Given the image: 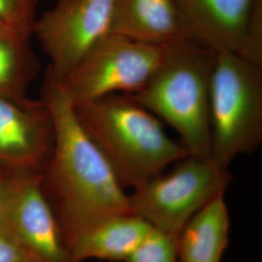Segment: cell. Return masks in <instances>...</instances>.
Wrapping results in <instances>:
<instances>
[{
  "label": "cell",
  "mask_w": 262,
  "mask_h": 262,
  "mask_svg": "<svg viewBox=\"0 0 262 262\" xmlns=\"http://www.w3.org/2000/svg\"><path fill=\"white\" fill-rule=\"evenodd\" d=\"M41 98L55 126L54 148L41 175V187L72 253L78 240L95 226L132 212L129 194L78 121L60 81L48 69Z\"/></svg>",
  "instance_id": "obj_1"
},
{
  "label": "cell",
  "mask_w": 262,
  "mask_h": 262,
  "mask_svg": "<svg viewBox=\"0 0 262 262\" xmlns=\"http://www.w3.org/2000/svg\"><path fill=\"white\" fill-rule=\"evenodd\" d=\"M73 107L123 187H140L189 156L164 131L159 118L130 94H110Z\"/></svg>",
  "instance_id": "obj_2"
},
{
  "label": "cell",
  "mask_w": 262,
  "mask_h": 262,
  "mask_svg": "<svg viewBox=\"0 0 262 262\" xmlns=\"http://www.w3.org/2000/svg\"><path fill=\"white\" fill-rule=\"evenodd\" d=\"M215 52L190 39L165 45L146 85L131 96L178 133L189 156L211 159L210 98Z\"/></svg>",
  "instance_id": "obj_3"
},
{
  "label": "cell",
  "mask_w": 262,
  "mask_h": 262,
  "mask_svg": "<svg viewBox=\"0 0 262 262\" xmlns=\"http://www.w3.org/2000/svg\"><path fill=\"white\" fill-rule=\"evenodd\" d=\"M211 159L228 168L262 142V66L237 54H217L210 98Z\"/></svg>",
  "instance_id": "obj_4"
},
{
  "label": "cell",
  "mask_w": 262,
  "mask_h": 262,
  "mask_svg": "<svg viewBox=\"0 0 262 262\" xmlns=\"http://www.w3.org/2000/svg\"><path fill=\"white\" fill-rule=\"evenodd\" d=\"M232 180L228 168L212 159L187 156L168 173L163 172L133 189L131 211L152 227L179 236L187 221Z\"/></svg>",
  "instance_id": "obj_5"
},
{
  "label": "cell",
  "mask_w": 262,
  "mask_h": 262,
  "mask_svg": "<svg viewBox=\"0 0 262 262\" xmlns=\"http://www.w3.org/2000/svg\"><path fill=\"white\" fill-rule=\"evenodd\" d=\"M165 45L110 33L60 82L73 105L110 94H135L158 69Z\"/></svg>",
  "instance_id": "obj_6"
},
{
  "label": "cell",
  "mask_w": 262,
  "mask_h": 262,
  "mask_svg": "<svg viewBox=\"0 0 262 262\" xmlns=\"http://www.w3.org/2000/svg\"><path fill=\"white\" fill-rule=\"evenodd\" d=\"M115 0H57L36 19L32 34L50 59L47 69L62 82L110 34Z\"/></svg>",
  "instance_id": "obj_7"
},
{
  "label": "cell",
  "mask_w": 262,
  "mask_h": 262,
  "mask_svg": "<svg viewBox=\"0 0 262 262\" xmlns=\"http://www.w3.org/2000/svg\"><path fill=\"white\" fill-rule=\"evenodd\" d=\"M42 172H23L5 229L32 262H77L68 248L42 187Z\"/></svg>",
  "instance_id": "obj_8"
},
{
  "label": "cell",
  "mask_w": 262,
  "mask_h": 262,
  "mask_svg": "<svg viewBox=\"0 0 262 262\" xmlns=\"http://www.w3.org/2000/svg\"><path fill=\"white\" fill-rule=\"evenodd\" d=\"M55 143V126L43 98L0 97V163L18 171L43 172Z\"/></svg>",
  "instance_id": "obj_9"
},
{
  "label": "cell",
  "mask_w": 262,
  "mask_h": 262,
  "mask_svg": "<svg viewBox=\"0 0 262 262\" xmlns=\"http://www.w3.org/2000/svg\"><path fill=\"white\" fill-rule=\"evenodd\" d=\"M259 0H176L188 39L215 54L239 55Z\"/></svg>",
  "instance_id": "obj_10"
},
{
  "label": "cell",
  "mask_w": 262,
  "mask_h": 262,
  "mask_svg": "<svg viewBox=\"0 0 262 262\" xmlns=\"http://www.w3.org/2000/svg\"><path fill=\"white\" fill-rule=\"evenodd\" d=\"M110 33L154 45L188 39L176 0H115Z\"/></svg>",
  "instance_id": "obj_11"
},
{
  "label": "cell",
  "mask_w": 262,
  "mask_h": 262,
  "mask_svg": "<svg viewBox=\"0 0 262 262\" xmlns=\"http://www.w3.org/2000/svg\"><path fill=\"white\" fill-rule=\"evenodd\" d=\"M225 194L211 199L183 227L178 236L179 262H222L230 230Z\"/></svg>",
  "instance_id": "obj_12"
},
{
  "label": "cell",
  "mask_w": 262,
  "mask_h": 262,
  "mask_svg": "<svg viewBox=\"0 0 262 262\" xmlns=\"http://www.w3.org/2000/svg\"><path fill=\"white\" fill-rule=\"evenodd\" d=\"M152 226L133 212L115 215L81 237L72 248L77 262H123Z\"/></svg>",
  "instance_id": "obj_13"
},
{
  "label": "cell",
  "mask_w": 262,
  "mask_h": 262,
  "mask_svg": "<svg viewBox=\"0 0 262 262\" xmlns=\"http://www.w3.org/2000/svg\"><path fill=\"white\" fill-rule=\"evenodd\" d=\"M36 67L28 40L0 37V97L17 101L28 98V85Z\"/></svg>",
  "instance_id": "obj_14"
},
{
  "label": "cell",
  "mask_w": 262,
  "mask_h": 262,
  "mask_svg": "<svg viewBox=\"0 0 262 262\" xmlns=\"http://www.w3.org/2000/svg\"><path fill=\"white\" fill-rule=\"evenodd\" d=\"M123 262H179L178 236L151 227Z\"/></svg>",
  "instance_id": "obj_15"
},
{
  "label": "cell",
  "mask_w": 262,
  "mask_h": 262,
  "mask_svg": "<svg viewBox=\"0 0 262 262\" xmlns=\"http://www.w3.org/2000/svg\"><path fill=\"white\" fill-rule=\"evenodd\" d=\"M39 0H0V24L28 39L35 23Z\"/></svg>",
  "instance_id": "obj_16"
},
{
  "label": "cell",
  "mask_w": 262,
  "mask_h": 262,
  "mask_svg": "<svg viewBox=\"0 0 262 262\" xmlns=\"http://www.w3.org/2000/svg\"><path fill=\"white\" fill-rule=\"evenodd\" d=\"M23 172L0 163V228H5L10 204Z\"/></svg>",
  "instance_id": "obj_17"
},
{
  "label": "cell",
  "mask_w": 262,
  "mask_h": 262,
  "mask_svg": "<svg viewBox=\"0 0 262 262\" xmlns=\"http://www.w3.org/2000/svg\"><path fill=\"white\" fill-rule=\"evenodd\" d=\"M0 262H32L5 228H0Z\"/></svg>",
  "instance_id": "obj_18"
},
{
  "label": "cell",
  "mask_w": 262,
  "mask_h": 262,
  "mask_svg": "<svg viewBox=\"0 0 262 262\" xmlns=\"http://www.w3.org/2000/svg\"><path fill=\"white\" fill-rule=\"evenodd\" d=\"M0 37H16L28 40V39H26V38L20 37L17 33H15L13 30H11L10 28L5 27L2 24H0Z\"/></svg>",
  "instance_id": "obj_19"
}]
</instances>
